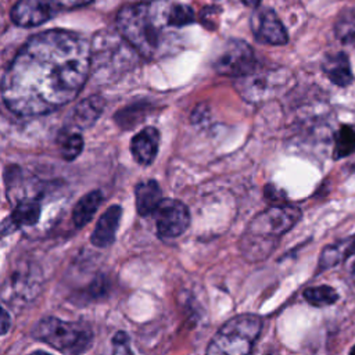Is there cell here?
Listing matches in <instances>:
<instances>
[{
  "mask_svg": "<svg viewBox=\"0 0 355 355\" xmlns=\"http://www.w3.org/2000/svg\"><path fill=\"white\" fill-rule=\"evenodd\" d=\"M29 355H50V354H47V352L42 351V349H37V351H33V352H31Z\"/></svg>",
  "mask_w": 355,
  "mask_h": 355,
  "instance_id": "27",
  "label": "cell"
},
{
  "mask_svg": "<svg viewBox=\"0 0 355 355\" xmlns=\"http://www.w3.org/2000/svg\"><path fill=\"white\" fill-rule=\"evenodd\" d=\"M194 21L193 10L172 0H146L126 6L116 15L121 36L148 60L166 54L173 37L172 29L187 26Z\"/></svg>",
  "mask_w": 355,
  "mask_h": 355,
  "instance_id": "2",
  "label": "cell"
},
{
  "mask_svg": "<svg viewBox=\"0 0 355 355\" xmlns=\"http://www.w3.org/2000/svg\"><path fill=\"white\" fill-rule=\"evenodd\" d=\"M245 6H250V7H259V3H261V0H241Z\"/></svg>",
  "mask_w": 355,
  "mask_h": 355,
  "instance_id": "26",
  "label": "cell"
},
{
  "mask_svg": "<svg viewBox=\"0 0 355 355\" xmlns=\"http://www.w3.org/2000/svg\"><path fill=\"white\" fill-rule=\"evenodd\" d=\"M349 355H355V345L352 347V349L349 351Z\"/></svg>",
  "mask_w": 355,
  "mask_h": 355,
  "instance_id": "29",
  "label": "cell"
},
{
  "mask_svg": "<svg viewBox=\"0 0 355 355\" xmlns=\"http://www.w3.org/2000/svg\"><path fill=\"white\" fill-rule=\"evenodd\" d=\"M32 336L65 355H82L92 343V329L82 322H68L54 316L40 319L32 330Z\"/></svg>",
  "mask_w": 355,
  "mask_h": 355,
  "instance_id": "5",
  "label": "cell"
},
{
  "mask_svg": "<svg viewBox=\"0 0 355 355\" xmlns=\"http://www.w3.org/2000/svg\"><path fill=\"white\" fill-rule=\"evenodd\" d=\"M323 71L326 76L337 86H347L352 82V72L348 57L344 53L330 55L323 62Z\"/></svg>",
  "mask_w": 355,
  "mask_h": 355,
  "instance_id": "19",
  "label": "cell"
},
{
  "mask_svg": "<svg viewBox=\"0 0 355 355\" xmlns=\"http://www.w3.org/2000/svg\"><path fill=\"white\" fill-rule=\"evenodd\" d=\"M159 146V132L147 126L137 132L130 141V151L135 161L140 165H150L157 157Z\"/></svg>",
  "mask_w": 355,
  "mask_h": 355,
  "instance_id": "13",
  "label": "cell"
},
{
  "mask_svg": "<svg viewBox=\"0 0 355 355\" xmlns=\"http://www.w3.org/2000/svg\"><path fill=\"white\" fill-rule=\"evenodd\" d=\"M92 0H17L11 8L15 25L29 28L44 24L57 14L89 4Z\"/></svg>",
  "mask_w": 355,
  "mask_h": 355,
  "instance_id": "7",
  "label": "cell"
},
{
  "mask_svg": "<svg viewBox=\"0 0 355 355\" xmlns=\"http://www.w3.org/2000/svg\"><path fill=\"white\" fill-rule=\"evenodd\" d=\"M282 72L273 71H252L248 75L237 78L236 89L240 96L248 103H261L269 100L277 94L280 86L284 85V79L280 78Z\"/></svg>",
  "mask_w": 355,
  "mask_h": 355,
  "instance_id": "10",
  "label": "cell"
},
{
  "mask_svg": "<svg viewBox=\"0 0 355 355\" xmlns=\"http://www.w3.org/2000/svg\"><path fill=\"white\" fill-rule=\"evenodd\" d=\"M101 201H103V194L100 190H93L85 194L73 207V211H72L73 225L76 227H83L85 225H87L94 216L96 211L98 209Z\"/></svg>",
  "mask_w": 355,
  "mask_h": 355,
  "instance_id": "20",
  "label": "cell"
},
{
  "mask_svg": "<svg viewBox=\"0 0 355 355\" xmlns=\"http://www.w3.org/2000/svg\"><path fill=\"white\" fill-rule=\"evenodd\" d=\"M355 151V128L351 125H341L334 135V151L336 159L344 158Z\"/></svg>",
  "mask_w": 355,
  "mask_h": 355,
  "instance_id": "21",
  "label": "cell"
},
{
  "mask_svg": "<svg viewBox=\"0 0 355 355\" xmlns=\"http://www.w3.org/2000/svg\"><path fill=\"white\" fill-rule=\"evenodd\" d=\"M90 75V44L71 31L50 29L31 36L1 79V97L19 116L49 114L71 103Z\"/></svg>",
  "mask_w": 355,
  "mask_h": 355,
  "instance_id": "1",
  "label": "cell"
},
{
  "mask_svg": "<svg viewBox=\"0 0 355 355\" xmlns=\"http://www.w3.org/2000/svg\"><path fill=\"white\" fill-rule=\"evenodd\" d=\"M301 218V211L290 205H275L257 215L243 236V252L259 261L272 251L277 237L288 232Z\"/></svg>",
  "mask_w": 355,
  "mask_h": 355,
  "instance_id": "3",
  "label": "cell"
},
{
  "mask_svg": "<svg viewBox=\"0 0 355 355\" xmlns=\"http://www.w3.org/2000/svg\"><path fill=\"white\" fill-rule=\"evenodd\" d=\"M40 214H42V205L37 197H22L18 200L17 205L14 207V211L10 215V219L15 227L33 226L35 223H37Z\"/></svg>",
  "mask_w": 355,
  "mask_h": 355,
  "instance_id": "18",
  "label": "cell"
},
{
  "mask_svg": "<svg viewBox=\"0 0 355 355\" xmlns=\"http://www.w3.org/2000/svg\"><path fill=\"white\" fill-rule=\"evenodd\" d=\"M83 148V139L82 135L78 132H68L60 140V150L61 155L67 161H73Z\"/></svg>",
  "mask_w": 355,
  "mask_h": 355,
  "instance_id": "23",
  "label": "cell"
},
{
  "mask_svg": "<svg viewBox=\"0 0 355 355\" xmlns=\"http://www.w3.org/2000/svg\"><path fill=\"white\" fill-rule=\"evenodd\" d=\"M304 298L315 306L331 305L338 300L337 291L330 286H316L309 287L304 291Z\"/></svg>",
  "mask_w": 355,
  "mask_h": 355,
  "instance_id": "22",
  "label": "cell"
},
{
  "mask_svg": "<svg viewBox=\"0 0 355 355\" xmlns=\"http://www.w3.org/2000/svg\"><path fill=\"white\" fill-rule=\"evenodd\" d=\"M257 60L252 47L243 40L230 39L218 53L214 68L218 73L241 78L255 69Z\"/></svg>",
  "mask_w": 355,
  "mask_h": 355,
  "instance_id": "8",
  "label": "cell"
},
{
  "mask_svg": "<svg viewBox=\"0 0 355 355\" xmlns=\"http://www.w3.org/2000/svg\"><path fill=\"white\" fill-rule=\"evenodd\" d=\"M104 107H105V101L98 94H93L90 97L83 98L82 101L78 103V105L73 108L71 114L72 125L80 129L90 128L103 114Z\"/></svg>",
  "mask_w": 355,
  "mask_h": 355,
  "instance_id": "15",
  "label": "cell"
},
{
  "mask_svg": "<svg viewBox=\"0 0 355 355\" xmlns=\"http://www.w3.org/2000/svg\"><path fill=\"white\" fill-rule=\"evenodd\" d=\"M351 276H352V282H354V284H355V266H354V269H352Z\"/></svg>",
  "mask_w": 355,
  "mask_h": 355,
  "instance_id": "28",
  "label": "cell"
},
{
  "mask_svg": "<svg viewBox=\"0 0 355 355\" xmlns=\"http://www.w3.org/2000/svg\"><path fill=\"white\" fill-rule=\"evenodd\" d=\"M40 287V270L33 265H19L3 286V301L10 305H24L39 294Z\"/></svg>",
  "mask_w": 355,
  "mask_h": 355,
  "instance_id": "9",
  "label": "cell"
},
{
  "mask_svg": "<svg viewBox=\"0 0 355 355\" xmlns=\"http://www.w3.org/2000/svg\"><path fill=\"white\" fill-rule=\"evenodd\" d=\"M137 54L119 32L100 31L90 43V73L97 82H114L135 67Z\"/></svg>",
  "mask_w": 355,
  "mask_h": 355,
  "instance_id": "4",
  "label": "cell"
},
{
  "mask_svg": "<svg viewBox=\"0 0 355 355\" xmlns=\"http://www.w3.org/2000/svg\"><path fill=\"white\" fill-rule=\"evenodd\" d=\"M121 215H122V208L119 205H112L104 211V214L100 216L98 222L96 223V227L90 237V241L93 245L104 248L114 243L115 234L119 226Z\"/></svg>",
  "mask_w": 355,
  "mask_h": 355,
  "instance_id": "14",
  "label": "cell"
},
{
  "mask_svg": "<svg viewBox=\"0 0 355 355\" xmlns=\"http://www.w3.org/2000/svg\"><path fill=\"white\" fill-rule=\"evenodd\" d=\"M261 329L262 319L258 315H236L215 333L205 355H248Z\"/></svg>",
  "mask_w": 355,
  "mask_h": 355,
  "instance_id": "6",
  "label": "cell"
},
{
  "mask_svg": "<svg viewBox=\"0 0 355 355\" xmlns=\"http://www.w3.org/2000/svg\"><path fill=\"white\" fill-rule=\"evenodd\" d=\"M112 355H133L129 336L125 331H116L112 337Z\"/></svg>",
  "mask_w": 355,
  "mask_h": 355,
  "instance_id": "24",
  "label": "cell"
},
{
  "mask_svg": "<svg viewBox=\"0 0 355 355\" xmlns=\"http://www.w3.org/2000/svg\"><path fill=\"white\" fill-rule=\"evenodd\" d=\"M162 191L155 180H146L135 189V202L139 215L148 216L155 214L157 208L162 202Z\"/></svg>",
  "mask_w": 355,
  "mask_h": 355,
  "instance_id": "16",
  "label": "cell"
},
{
  "mask_svg": "<svg viewBox=\"0 0 355 355\" xmlns=\"http://www.w3.org/2000/svg\"><path fill=\"white\" fill-rule=\"evenodd\" d=\"M10 327V315L6 309H1V334H6Z\"/></svg>",
  "mask_w": 355,
  "mask_h": 355,
  "instance_id": "25",
  "label": "cell"
},
{
  "mask_svg": "<svg viewBox=\"0 0 355 355\" xmlns=\"http://www.w3.org/2000/svg\"><path fill=\"white\" fill-rule=\"evenodd\" d=\"M155 223L159 237L175 239L183 234L190 225L189 209L179 200H162L155 211Z\"/></svg>",
  "mask_w": 355,
  "mask_h": 355,
  "instance_id": "11",
  "label": "cell"
},
{
  "mask_svg": "<svg viewBox=\"0 0 355 355\" xmlns=\"http://www.w3.org/2000/svg\"><path fill=\"white\" fill-rule=\"evenodd\" d=\"M254 36L266 44L282 46L288 40L287 31L276 12L268 7H257L250 19Z\"/></svg>",
  "mask_w": 355,
  "mask_h": 355,
  "instance_id": "12",
  "label": "cell"
},
{
  "mask_svg": "<svg viewBox=\"0 0 355 355\" xmlns=\"http://www.w3.org/2000/svg\"><path fill=\"white\" fill-rule=\"evenodd\" d=\"M355 257V234L324 247L319 258V269H329Z\"/></svg>",
  "mask_w": 355,
  "mask_h": 355,
  "instance_id": "17",
  "label": "cell"
}]
</instances>
